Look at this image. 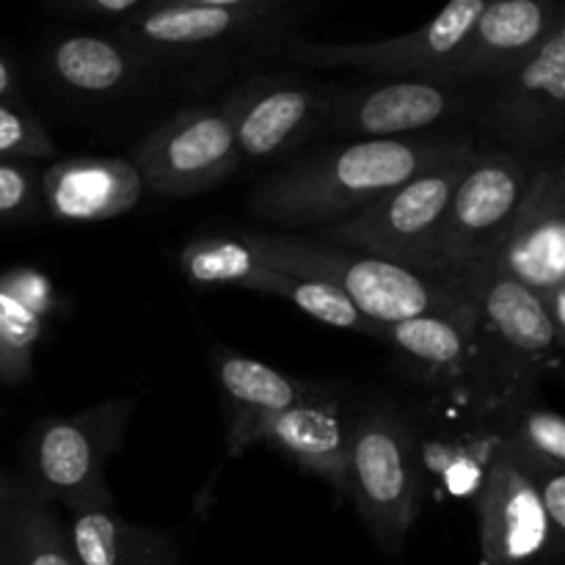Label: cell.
Returning <instances> with one entry per match:
<instances>
[{"mask_svg": "<svg viewBox=\"0 0 565 565\" xmlns=\"http://www.w3.org/2000/svg\"><path fill=\"white\" fill-rule=\"evenodd\" d=\"M276 298H285L292 307L301 309L303 315L315 318L318 323L331 326V329L356 331V334L384 340V326L373 323L367 315L359 312V309L353 307L351 298H348L340 287L329 285V281L285 274L281 276L279 290H276Z\"/></svg>", "mask_w": 565, "mask_h": 565, "instance_id": "27", "label": "cell"}, {"mask_svg": "<svg viewBox=\"0 0 565 565\" xmlns=\"http://www.w3.org/2000/svg\"><path fill=\"white\" fill-rule=\"evenodd\" d=\"M441 279L472 309L480 417H500L508 408L530 403L535 384L561 367L565 348L544 298L508 276L494 259Z\"/></svg>", "mask_w": 565, "mask_h": 565, "instance_id": "2", "label": "cell"}, {"mask_svg": "<svg viewBox=\"0 0 565 565\" xmlns=\"http://www.w3.org/2000/svg\"><path fill=\"white\" fill-rule=\"evenodd\" d=\"M237 237L270 268L340 287L353 307L379 326H392L423 315L472 320L467 298L441 276L417 274L390 259L318 241L315 235L243 232Z\"/></svg>", "mask_w": 565, "mask_h": 565, "instance_id": "3", "label": "cell"}, {"mask_svg": "<svg viewBox=\"0 0 565 565\" xmlns=\"http://www.w3.org/2000/svg\"><path fill=\"white\" fill-rule=\"evenodd\" d=\"M469 86L425 77H379L364 83H331L326 132L353 138L419 136L428 127L461 114Z\"/></svg>", "mask_w": 565, "mask_h": 565, "instance_id": "10", "label": "cell"}, {"mask_svg": "<svg viewBox=\"0 0 565 565\" xmlns=\"http://www.w3.org/2000/svg\"><path fill=\"white\" fill-rule=\"evenodd\" d=\"M475 149L469 136L362 138L307 154L252 193V213L281 230H323L362 213L384 193Z\"/></svg>", "mask_w": 565, "mask_h": 565, "instance_id": "1", "label": "cell"}, {"mask_svg": "<svg viewBox=\"0 0 565 565\" xmlns=\"http://www.w3.org/2000/svg\"><path fill=\"white\" fill-rule=\"evenodd\" d=\"M296 0L213 9V6H143L119 25L116 36L152 64L166 58H191L221 44L257 39L279 31Z\"/></svg>", "mask_w": 565, "mask_h": 565, "instance_id": "11", "label": "cell"}, {"mask_svg": "<svg viewBox=\"0 0 565 565\" xmlns=\"http://www.w3.org/2000/svg\"><path fill=\"white\" fill-rule=\"evenodd\" d=\"M472 320L423 315L384 326V342L395 348L414 381L434 386L458 403H472L478 412V351Z\"/></svg>", "mask_w": 565, "mask_h": 565, "instance_id": "17", "label": "cell"}, {"mask_svg": "<svg viewBox=\"0 0 565 565\" xmlns=\"http://www.w3.org/2000/svg\"><path fill=\"white\" fill-rule=\"evenodd\" d=\"M502 450L535 480L565 469V423L557 412L541 406H513L494 417Z\"/></svg>", "mask_w": 565, "mask_h": 565, "instance_id": "26", "label": "cell"}, {"mask_svg": "<svg viewBox=\"0 0 565 565\" xmlns=\"http://www.w3.org/2000/svg\"><path fill=\"white\" fill-rule=\"evenodd\" d=\"M180 270L196 287H243L276 296L285 270L265 265L241 237H196L180 252Z\"/></svg>", "mask_w": 565, "mask_h": 565, "instance_id": "25", "label": "cell"}, {"mask_svg": "<svg viewBox=\"0 0 565 565\" xmlns=\"http://www.w3.org/2000/svg\"><path fill=\"white\" fill-rule=\"evenodd\" d=\"M130 414V397H110L70 417L39 423L28 439V489L66 511L114 508L105 472L125 441Z\"/></svg>", "mask_w": 565, "mask_h": 565, "instance_id": "6", "label": "cell"}, {"mask_svg": "<svg viewBox=\"0 0 565 565\" xmlns=\"http://www.w3.org/2000/svg\"><path fill=\"white\" fill-rule=\"evenodd\" d=\"M565 25V0H489L469 36L430 81L469 86L516 70L557 28Z\"/></svg>", "mask_w": 565, "mask_h": 565, "instance_id": "13", "label": "cell"}, {"mask_svg": "<svg viewBox=\"0 0 565 565\" xmlns=\"http://www.w3.org/2000/svg\"><path fill=\"white\" fill-rule=\"evenodd\" d=\"M213 359L215 379L224 392L226 417H230L226 450L232 458L246 452L257 441L259 428L270 417L318 392L307 381L290 379L281 370L268 367L257 359L241 356V353L218 351Z\"/></svg>", "mask_w": 565, "mask_h": 565, "instance_id": "20", "label": "cell"}, {"mask_svg": "<svg viewBox=\"0 0 565 565\" xmlns=\"http://www.w3.org/2000/svg\"><path fill=\"white\" fill-rule=\"evenodd\" d=\"M486 565H527L561 552L533 475L500 447L475 494Z\"/></svg>", "mask_w": 565, "mask_h": 565, "instance_id": "14", "label": "cell"}, {"mask_svg": "<svg viewBox=\"0 0 565 565\" xmlns=\"http://www.w3.org/2000/svg\"><path fill=\"white\" fill-rule=\"evenodd\" d=\"M500 447L502 441L494 417H475L472 425L428 430V434L417 430L425 483L439 486L445 494L461 500H475Z\"/></svg>", "mask_w": 565, "mask_h": 565, "instance_id": "23", "label": "cell"}, {"mask_svg": "<svg viewBox=\"0 0 565 565\" xmlns=\"http://www.w3.org/2000/svg\"><path fill=\"white\" fill-rule=\"evenodd\" d=\"M541 491V505H544L546 519H550L552 527V539L555 544L561 546L565 544V469L561 472H550L544 478L535 480Z\"/></svg>", "mask_w": 565, "mask_h": 565, "instance_id": "32", "label": "cell"}, {"mask_svg": "<svg viewBox=\"0 0 565 565\" xmlns=\"http://www.w3.org/2000/svg\"><path fill=\"white\" fill-rule=\"evenodd\" d=\"M491 259L541 298L565 287V169L561 160L535 166L511 230Z\"/></svg>", "mask_w": 565, "mask_h": 565, "instance_id": "15", "label": "cell"}, {"mask_svg": "<svg viewBox=\"0 0 565 565\" xmlns=\"http://www.w3.org/2000/svg\"><path fill=\"white\" fill-rule=\"evenodd\" d=\"M20 92V81H17V70L3 53H0V103H11Z\"/></svg>", "mask_w": 565, "mask_h": 565, "instance_id": "35", "label": "cell"}, {"mask_svg": "<svg viewBox=\"0 0 565 565\" xmlns=\"http://www.w3.org/2000/svg\"><path fill=\"white\" fill-rule=\"evenodd\" d=\"M143 180L125 158H70L42 171V202L61 224H97L130 213Z\"/></svg>", "mask_w": 565, "mask_h": 565, "instance_id": "19", "label": "cell"}, {"mask_svg": "<svg viewBox=\"0 0 565 565\" xmlns=\"http://www.w3.org/2000/svg\"><path fill=\"white\" fill-rule=\"evenodd\" d=\"M274 3V0H149L147 6H213V9H243V6Z\"/></svg>", "mask_w": 565, "mask_h": 565, "instance_id": "34", "label": "cell"}, {"mask_svg": "<svg viewBox=\"0 0 565 565\" xmlns=\"http://www.w3.org/2000/svg\"><path fill=\"white\" fill-rule=\"evenodd\" d=\"M53 154V138L36 116L22 105L0 103V160H39Z\"/></svg>", "mask_w": 565, "mask_h": 565, "instance_id": "30", "label": "cell"}, {"mask_svg": "<svg viewBox=\"0 0 565 565\" xmlns=\"http://www.w3.org/2000/svg\"><path fill=\"white\" fill-rule=\"evenodd\" d=\"M147 3L149 0H61V6H66L70 11H77V14L121 22L136 14V11H141Z\"/></svg>", "mask_w": 565, "mask_h": 565, "instance_id": "33", "label": "cell"}, {"mask_svg": "<svg viewBox=\"0 0 565 565\" xmlns=\"http://www.w3.org/2000/svg\"><path fill=\"white\" fill-rule=\"evenodd\" d=\"M0 285L11 292L14 298H20L28 309L39 315V318L50 320L58 315V290H55L53 281L36 268H9L0 274Z\"/></svg>", "mask_w": 565, "mask_h": 565, "instance_id": "31", "label": "cell"}, {"mask_svg": "<svg viewBox=\"0 0 565 565\" xmlns=\"http://www.w3.org/2000/svg\"><path fill=\"white\" fill-rule=\"evenodd\" d=\"M42 207V171L28 160H0V224L31 221Z\"/></svg>", "mask_w": 565, "mask_h": 565, "instance_id": "29", "label": "cell"}, {"mask_svg": "<svg viewBox=\"0 0 565 565\" xmlns=\"http://www.w3.org/2000/svg\"><path fill=\"white\" fill-rule=\"evenodd\" d=\"M147 66L149 61L116 33H64L47 47L50 75L81 97H114L127 92Z\"/></svg>", "mask_w": 565, "mask_h": 565, "instance_id": "21", "label": "cell"}, {"mask_svg": "<svg viewBox=\"0 0 565 565\" xmlns=\"http://www.w3.org/2000/svg\"><path fill=\"white\" fill-rule=\"evenodd\" d=\"M143 188L163 199H185L224 182L241 166L226 103L185 108L138 143L130 160Z\"/></svg>", "mask_w": 565, "mask_h": 565, "instance_id": "8", "label": "cell"}, {"mask_svg": "<svg viewBox=\"0 0 565 565\" xmlns=\"http://www.w3.org/2000/svg\"><path fill=\"white\" fill-rule=\"evenodd\" d=\"M298 469L323 478L340 497H348V456H351V417L342 414L337 397L312 392L285 408L259 428L257 441Z\"/></svg>", "mask_w": 565, "mask_h": 565, "instance_id": "18", "label": "cell"}, {"mask_svg": "<svg viewBox=\"0 0 565 565\" xmlns=\"http://www.w3.org/2000/svg\"><path fill=\"white\" fill-rule=\"evenodd\" d=\"M66 533L77 565H180L169 535L127 522L114 508L70 511Z\"/></svg>", "mask_w": 565, "mask_h": 565, "instance_id": "22", "label": "cell"}, {"mask_svg": "<svg viewBox=\"0 0 565 565\" xmlns=\"http://www.w3.org/2000/svg\"><path fill=\"white\" fill-rule=\"evenodd\" d=\"M331 83L259 75L224 99L241 160H270L326 132Z\"/></svg>", "mask_w": 565, "mask_h": 565, "instance_id": "12", "label": "cell"}, {"mask_svg": "<svg viewBox=\"0 0 565 565\" xmlns=\"http://www.w3.org/2000/svg\"><path fill=\"white\" fill-rule=\"evenodd\" d=\"M533 169L516 152H475L447 204L436 274L450 276L494 257L511 230Z\"/></svg>", "mask_w": 565, "mask_h": 565, "instance_id": "7", "label": "cell"}, {"mask_svg": "<svg viewBox=\"0 0 565 565\" xmlns=\"http://www.w3.org/2000/svg\"><path fill=\"white\" fill-rule=\"evenodd\" d=\"M425 483L417 428L390 406L351 417L348 497L384 552H397L423 511Z\"/></svg>", "mask_w": 565, "mask_h": 565, "instance_id": "4", "label": "cell"}, {"mask_svg": "<svg viewBox=\"0 0 565 565\" xmlns=\"http://www.w3.org/2000/svg\"><path fill=\"white\" fill-rule=\"evenodd\" d=\"M489 0H447L439 14L403 36L379 42L320 44L307 39H281L279 50L296 64L318 70H359L375 77H430L456 55Z\"/></svg>", "mask_w": 565, "mask_h": 565, "instance_id": "9", "label": "cell"}, {"mask_svg": "<svg viewBox=\"0 0 565 565\" xmlns=\"http://www.w3.org/2000/svg\"><path fill=\"white\" fill-rule=\"evenodd\" d=\"M14 497H17V491L11 489V486L6 483L3 478H0V530H3V524H6V516H9V511H11V502H14Z\"/></svg>", "mask_w": 565, "mask_h": 565, "instance_id": "36", "label": "cell"}, {"mask_svg": "<svg viewBox=\"0 0 565 565\" xmlns=\"http://www.w3.org/2000/svg\"><path fill=\"white\" fill-rule=\"evenodd\" d=\"M0 565H77L58 511L31 489L11 502L0 530Z\"/></svg>", "mask_w": 565, "mask_h": 565, "instance_id": "24", "label": "cell"}, {"mask_svg": "<svg viewBox=\"0 0 565 565\" xmlns=\"http://www.w3.org/2000/svg\"><path fill=\"white\" fill-rule=\"evenodd\" d=\"M475 152L478 149H469L445 163L419 171L417 177L392 188L362 213L351 215L340 224L323 226L315 237L390 259V263L417 270V274L439 276L436 274V254H439L447 204H450L458 180L472 163Z\"/></svg>", "mask_w": 565, "mask_h": 565, "instance_id": "5", "label": "cell"}, {"mask_svg": "<svg viewBox=\"0 0 565 565\" xmlns=\"http://www.w3.org/2000/svg\"><path fill=\"white\" fill-rule=\"evenodd\" d=\"M47 320L0 285V384H22L33 375L36 348Z\"/></svg>", "mask_w": 565, "mask_h": 565, "instance_id": "28", "label": "cell"}, {"mask_svg": "<svg viewBox=\"0 0 565 565\" xmlns=\"http://www.w3.org/2000/svg\"><path fill=\"white\" fill-rule=\"evenodd\" d=\"M483 119L494 132L522 147H541L561 136L565 99V25L557 28L516 70L494 77Z\"/></svg>", "mask_w": 565, "mask_h": 565, "instance_id": "16", "label": "cell"}]
</instances>
